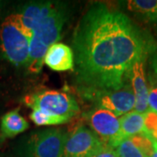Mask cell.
<instances>
[{"mask_svg":"<svg viewBox=\"0 0 157 157\" xmlns=\"http://www.w3.org/2000/svg\"><path fill=\"white\" fill-rule=\"evenodd\" d=\"M73 49L75 78L86 97L130 83L133 66L145 59L147 42L126 14L94 3L75 28Z\"/></svg>","mask_w":157,"mask_h":157,"instance_id":"obj_1","label":"cell"},{"mask_svg":"<svg viewBox=\"0 0 157 157\" xmlns=\"http://www.w3.org/2000/svg\"><path fill=\"white\" fill-rule=\"evenodd\" d=\"M67 19V11L62 4L52 14L44 18L33 30L29 45V71L39 73L44 65V58L51 45L61 38L63 27Z\"/></svg>","mask_w":157,"mask_h":157,"instance_id":"obj_2","label":"cell"},{"mask_svg":"<svg viewBox=\"0 0 157 157\" xmlns=\"http://www.w3.org/2000/svg\"><path fill=\"white\" fill-rule=\"evenodd\" d=\"M67 137L63 129L35 130L18 141L16 157H62Z\"/></svg>","mask_w":157,"mask_h":157,"instance_id":"obj_3","label":"cell"},{"mask_svg":"<svg viewBox=\"0 0 157 157\" xmlns=\"http://www.w3.org/2000/svg\"><path fill=\"white\" fill-rule=\"evenodd\" d=\"M0 41L6 59L15 67H27L30 35L23 25L18 13L6 17L0 27Z\"/></svg>","mask_w":157,"mask_h":157,"instance_id":"obj_4","label":"cell"},{"mask_svg":"<svg viewBox=\"0 0 157 157\" xmlns=\"http://www.w3.org/2000/svg\"><path fill=\"white\" fill-rule=\"evenodd\" d=\"M24 103L27 107L49 112L69 121L79 112L76 100L67 93L47 90L25 96Z\"/></svg>","mask_w":157,"mask_h":157,"instance_id":"obj_5","label":"cell"},{"mask_svg":"<svg viewBox=\"0 0 157 157\" xmlns=\"http://www.w3.org/2000/svg\"><path fill=\"white\" fill-rule=\"evenodd\" d=\"M83 117L101 140L113 149L125 140L121 131L119 118L108 110L94 107Z\"/></svg>","mask_w":157,"mask_h":157,"instance_id":"obj_6","label":"cell"},{"mask_svg":"<svg viewBox=\"0 0 157 157\" xmlns=\"http://www.w3.org/2000/svg\"><path fill=\"white\" fill-rule=\"evenodd\" d=\"M85 98L93 101L95 107L108 110L117 117L131 112L135 105V97L130 83L120 89L97 92Z\"/></svg>","mask_w":157,"mask_h":157,"instance_id":"obj_7","label":"cell"},{"mask_svg":"<svg viewBox=\"0 0 157 157\" xmlns=\"http://www.w3.org/2000/svg\"><path fill=\"white\" fill-rule=\"evenodd\" d=\"M104 142L92 129L79 126L67 135L62 157H90Z\"/></svg>","mask_w":157,"mask_h":157,"instance_id":"obj_8","label":"cell"},{"mask_svg":"<svg viewBox=\"0 0 157 157\" xmlns=\"http://www.w3.org/2000/svg\"><path fill=\"white\" fill-rule=\"evenodd\" d=\"M144 59H141L135 62L129 75L130 85L135 97V111L141 114H145L149 111L147 103L148 86L147 84Z\"/></svg>","mask_w":157,"mask_h":157,"instance_id":"obj_9","label":"cell"},{"mask_svg":"<svg viewBox=\"0 0 157 157\" xmlns=\"http://www.w3.org/2000/svg\"><path fill=\"white\" fill-rule=\"evenodd\" d=\"M59 4V2L56 3L52 1H39L32 2L23 6L18 15L20 16L23 25L30 35V38L33 30L37 25L55 11Z\"/></svg>","mask_w":157,"mask_h":157,"instance_id":"obj_10","label":"cell"},{"mask_svg":"<svg viewBox=\"0 0 157 157\" xmlns=\"http://www.w3.org/2000/svg\"><path fill=\"white\" fill-rule=\"evenodd\" d=\"M44 64L57 72L72 70L74 67L72 48L63 43H56L51 45L45 53Z\"/></svg>","mask_w":157,"mask_h":157,"instance_id":"obj_11","label":"cell"},{"mask_svg":"<svg viewBox=\"0 0 157 157\" xmlns=\"http://www.w3.org/2000/svg\"><path fill=\"white\" fill-rule=\"evenodd\" d=\"M27 121L19 113L18 109L6 113L1 119V132L5 137L12 138L28 129Z\"/></svg>","mask_w":157,"mask_h":157,"instance_id":"obj_12","label":"cell"},{"mask_svg":"<svg viewBox=\"0 0 157 157\" xmlns=\"http://www.w3.org/2000/svg\"><path fill=\"white\" fill-rule=\"evenodd\" d=\"M121 131L125 139L137 135H147L144 114L131 111L119 118Z\"/></svg>","mask_w":157,"mask_h":157,"instance_id":"obj_13","label":"cell"},{"mask_svg":"<svg viewBox=\"0 0 157 157\" xmlns=\"http://www.w3.org/2000/svg\"><path fill=\"white\" fill-rule=\"evenodd\" d=\"M126 3L128 11L157 25V0H129Z\"/></svg>","mask_w":157,"mask_h":157,"instance_id":"obj_14","label":"cell"},{"mask_svg":"<svg viewBox=\"0 0 157 157\" xmlns=\"http://www.w3.org/2000/svg\"><path fill=\"white\" fill-rule=\"evenodd\" d=\"M30 119L34 124L38 126H50V125H59L67 123L69 120L67 118L58 116L49 112L34 109L30 114Z\"/></svg>","mask_w":157,"mask_h":157,"instance_id":"obj_15","label":"cell"},{"mask_svg":"<svg viewBox=\"0 0 157 157\" xmlns=\"http://www.w3.org/2000/svg\"><path fill=\"white\" fill-rule=\"evenodd\" d=\"M116 157H147L135 146L129 138L123 140L115 148Z\"/></svg>","mask_w":157,"mask_h":157,"instance_id":"obj_16","label":"cell"},{"mask_svg":"<svg viewBox=\"0 0 157 157\" xmlns=\"http://www.w3.org/2000/svg\"><path fill=\"white\" fill-rule=\"evenodd\" d=\"M129 139L147 156L151 157L153 154V143L149 136L146 135H137L130 137Z\"/></svg>","mask_w":157,"mask_h":157,"instance_id":"obj_17","label":"cell"},{"mask_svg":"<svg viewBox=\"0 0 157 157\" xmlns=\"http://www.w3.org/2000/svg\"><path fill=\"white\" fill-rule=\"evenodd\" d=\"M144 125L147 135L157 141V113L148 111L144 114Z\"/></svg>","mask_w":157,"mask_h":157,"instance_id":"obj_18","label":"cell"},{"mask_svg":"<svg viewBox=\"0 0 157 157\" xmlns=\"http://www.w3.org/2000/svg\"><path fill=\"white\" fill-rule=\"evenodd\" d=\"M147 103L149 110L157 113V86H152L148 89Z\"/></svg>","mask_w":157,"mask_h":157,"instance_id":"obj_19","label":"cell"},{"mask_svg":"<svg viewBox=\"0 0 157 157\" xmlns=\"http://www.w3.org/2000/svg\"><path fill=\"white\" fill-rule=\"evenodd\" d=\"M90 157H116V155H115L114 149L113 147L108 146L106 143H104L101 148H99Z\"/></svg>","mask_w":157,"mask_h":157,"instance_id":"obj_20","label":"cell"},{"mask_svg":"<svg viewBox=\"0 0 157 157\" xmlns=\"http://www.w3.org/2000/svg\"><path fill=\"white\" fill-rule=\"evenodd\" d=\"M149 137L151 138L152 143H153V154H152L151 157H157V141L155 139H153L151 136H149Z\"/></svg>","mask_w":157,"mask_h":157,"instance_id":"obj_21","label":"cell"},{"mask_svg":"<svg viewBox=\"0 0 157 157\" xmlns=\"http://www.w3.org/2000/svg\"><path fill=\"white\" fill-rule=\"evenodd\" d=\"M3 140H4V139H3V138H1V137H0V143H1V142H2V141H3Z\"/></svg>","mask_w":157,"mask_h":157,"instance_id":"obj_22","label":"cell"}]
</instances>
